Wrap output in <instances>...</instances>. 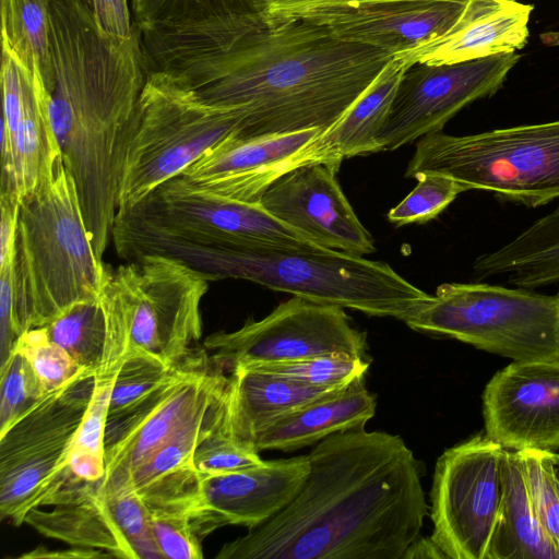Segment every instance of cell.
<instances>
[{
	"instance_id": "obj_1",
	"label": "cell",
	"mask_w": 559,
	"mask_h": 559,
	"mask_svg": "<svg viewBox=\"0 0 559 559\" xmlns=\"http://www.w3.org/2000/svg\"><path fill=\"white\" fill-rule=\"evenodd\" d=\"M138 31L145 71L205 104L240 109L238 139L326 129L394 57L311 21L266 12Z\"/></svg>"
},
{
	"instance_id": "obj_2",
	"label": "cell",
	"mask_w": 559,
	"mask_h": 559,
	"mask_svg": "<svg viewBox=\"0 0 559 559\" xmlns=\"http://www.w3.org/2000/svg\"><path fill=\"white\" fill-rule=\"evenodd\" d=\"M307 456L310 471L292 502L215 558L403 559L428 513L420 464L404 440L359 427Z\"/></svg>"
},
{
	"instance_id": "obj_3",
	"label": "cell",
	"mask_w": 559,
	"mask_h": 559,
	"mask_svg": "<svg viewBox=\"0 0 559 559\" xmlns=\"http://www.w3.org/2000/svg\"><path fill=\"white\" fill-rule=\"evenodd\" d=\"M50 39V120L92 245L103 259L145 82L139 31L128 39L109 36L84 0H51Z\"/></svg>"
},
{
	"instance_id": "obj_4",
	"label": "cell",
	"mask_w": 559,
	"mask_h": 559,
	"mask_svg": "<svg viewBox=\"0 0 559 559\" xmlns=\"http://www.w3.org/2000/svg\"><path fill=\"white\" fill-rule=\"evenodd\" d=\"M85 227L73 178L62 159L19 206L12 328L17 338L73 306L98 299L109 273Z\"/></svg>"
},
{
	"instance_id": "obj_5",
	"label": "cell",
	"mask_w": 559,
	"mask_h": 559,
	"mask_svg": "<svg viewBox=\"0 0 559 559\" xmlns=\"http://www.w3.org/2000/svg\"><path fill=\"white\" fill-rule=\"evenodd\" d=\"M174 259L212 282H253L311 301L406 321L430 299L388 263L336 250L227 247L178 252Z\"/></svg>"
},
{
	"instance_id": "obj_6",
	"label": "cell",
	"mask_w": 559,
	"mask_h": 559,
	"mask_svg": "<svg viewBox=\"0 0 559 559\" xmlns=\"http://www.w3.org/2000/svg\"><path fill=\"white\" fill-rule=\"evenodd\" d=\"M211 282L159 254L110 269L98 296L106 343L95 381L114 382L132 347L157 354L170 365L182 361L202 335L201 302Z\"/></svg>"
},
{
	"instance_id": "obj_7",
	"label": "cell",
	"mask_w": 559,
	"mask_h": 559,
	"mask_svg": "<svg viewBox=\"0 0 559 559\" xmlns=\"http://www.w3.org/2000/svg\"><path fill=\"white\" fill-rule=\"evenodd\" d=\"M111 240L124 261L227 247L326 249L272 216L259 203L219 197L181 176L162 183L133 206L119 210Z\"/></svg>"
},
{
	"instance_id": "obj_8",
	"label": "cell",
	"mask_w": 559,
	"mask_h": 559,
	"mask_svg": "<svg viewBox=\"0 0 559 559\" xmlns=\"http://www.w3.org/2000/svg\"><path fill=\"white\" fill-rule=\"evenodd\" d=\"M443 175L500 202L538 207L559 198V120L475 134L430 132L416 143L406 178Z\"/></svg>"
},
{
	"instance_id": "obj_9",
	"label": "cell",
	"mask_w": 559,
	"mask_h": 559,
	"mask_svg": "<svg viewBox=\"0 0 559 559\" xmlns=\"http://www.w3.org/2000/svg\"><path fill=\"white\" fill-rule=\"evenodd\" d=\"M243 112L205 104L159 72L145 71L124 158L118 211L131 207L217 145L238 138Z\"/></svg>"
},
{
	"instance_id": "obj_10",
	"label": "cell",
	"mask_w": 559,
	"mask_h": 559,
	"mask_svg": "<svg viewBox=\"0 0 559 559\" xmlns=\"http://www.w3.org/2000/svg\"><path fill=\"white\" fill-rule=\"evenodd\" d=\"M405 323L513 361H559V292L443 283Z\"/></svg>"
},
{
	"instance_id": "obj_11",
	"label": "cell",
	"mask_w": 559,
	"mask_h": 559,
	"mask_svg": "<svg viewBox=\"0 0 559 559\" xmlns=\"http://www.w3.org/2000/svg\"><path fill=\"white\" fill-rule=\"evenodd\" d=\"M95 376L86 371L50 391L0 435V515L15 525L60 489Z\"/></svg>"
},
{
	"instance_id": "obj_12",
	"label": "cell",
	"mask_w": 559,
	"mask_h": 559,
	"mask_svg": "<svg viewBox=\"0 0 559 559\" xmlns=\"http://www.w3.org/2000/svg\"><path fill=\"white\" fill-rule=\"evenodd\" d=\"M207 356L186 358L169 376L133 403L108 414L105 428V474L94 484L109 496L171 436L217 401L228 377L211 368Z\"/></svg>"
},
{
	"instance_id": "obj_13",
	"label": "cell",
	"mask_w": 559,
	"mask_h": 559,
	"mask_svg": "<svg viewBox=\"0 0 559 559\" xmlns=\"http://www.w3.org/2000/svg\"><path fill=\"white\" fill-rule=\"evenodd\" d=\"M504 453L480 432L438 457L430 492V537L447 558L487 559L503 493Z\"/></svg>"
},
{
	"instance_id": "obj_14",
	"label": "cell",
	"mask_w": 559,
	"mask_h": 559,
	"mask_svg": "<svg viewBox=\"0 0 559 559\" xmlns=\"http://www.w3.org/2000/svg\"><path fill=\"white\" fill-rule=\"evenodd\" d=\"M203 346L222 366L263 365L344 353L365 358L366 333L355 329L343 307L293 296L261 320L233 332H215Z\"/></svg>"
},
{
	"instance_id": "obj_15",
	"label": "cell",
	"mask_w": 559,
	"mask_h": 559,
	"mask_svg": "<svg viewBox=\"0 0 559 559\" xmlns=\"http://www.w3.org/2000/svg\"><path fill=\"white\" fill-rule=\"evenodd\" d=\"M520 59V53L511 52L453 64L408 67L379 133V152L441 131L464 107L498 92Z\"/></svg>"
},
{
	"instance_id": "obj_16",
	"label": "cell",
	"mask_w": 559,
	"mask_h": 559,
	"mask_svg": "<svg viewBox=\"0 0 559 559\" xmlns=\"http://www.w3.org/2000/svg\"><path fill=\"white\" fill-rule=\"evenodd\" d=\"M1 192L20 204L49 180L61 151L49 115L50 94L2 48Z\"/></svg>"
},
{
	"instance_id": "obj_17",
	"label": "cell",
	"mask_w": 559,
	"mask_h": 559,
	"mask_svg": "<svg viewBox=\"0 0 559 559\" xmlns=\"http://www.w3.org/2000/svg\"><path fill=\"white\" fill-rule=\"evenodd\" d=\"M24 523L46 537L112 557L163 558L151 530L150 510L133 491L103 496L93 483H83L52 510H29Z\"/></svg>"
},
{
	"instance_id": "obj_18",
	"label": "cell",
	"mask_w": 559,
	"mask_h": 559,
	"mask_svg": "<svg viewBox=\"0 0 559 559\" xmlns=\"http://www.w3.org/2000/svg\"><path fill=\"white\" fill-rule=\"evenodd\" d=\"M484 432L510 451H559V361H512L481 395Z\"/></svg>"
},
{
	"instance_id": "obj_19",
	"label": "cell",
	"mask_w": 559,
	"mask_h": 559,
	"mask_svg": "<svg viewBox=\"0 0 559 559\" xmlns=\"http://www.w3.org/2000/svg\"><path fill=\"white\" fill-rule=\"evenodd\" d=\"M259 204L322 248L359 257L376 250L372 236L342 191L336 171L325 164L302 165L283 175Z\"/></svg>"
},
{
	"instance_id": "obj_20",
	"label": "cell",
	"mask_w": 559,
	"mask_h": 559,
	"mask_svg": "<svg viewBox=\"0 0 559 559\" xmlns=\"http://www.w3.org/2000/svg\"><path fill=\"white\" fill-rule=\"evenodd\" d=\"M310 471L307 455L264 461L223 475L201 476L191 525L202 542L225 525L252 528L273 518L298 495Z\"/></svg>"
},
{
	"instance_id": "obj_21",
	"label": "cell",
	"mask_w": 559,
	"mask_h": 559,
	"mask_svg": "<svg viewBox=\"0 0 559 559\" xmlns=\"http://www.w3.org/2000/svg\"><path fill=\"white\" fill-rule=\"evenodd\" d=\"M322 131L307 129L249 139H230L205 153L181 175L219 197L259 203L266 189L295 168L314 164L309 142Z\"/></svg>"
},
{
	"instance_id": "obj_22",
	"label": "cell",
	"mask_w": 559,
	"mask_h": 559,
	"mask_svg": "<svg viewBox=\"0 0 559 559\" xmlns=\"http://www.w3.org/2000/svg\"><path fill=\"white\" fill-rule=\"evenodd\" d=\"M466 2L392 1L323 11L302 20L324 26L340 39L383 49L395 56L448 31Z\"/></svg>"
},
{
	"instance_id": "obj_23",
	"label": "cell",
	"mask_w": 559,
	"mask_h": 559,
	"mask_svg": "<svg viewBox=\"0 0 559 559\" xmlns=\"http://www.w3.org/2000/svg\"><path fill=\"white\" fill-rule=\"evenodd\" d=\"M533 9L532 4L514 0H467L448 31L395 57L411 67L453 64L516 52L527 43Z\"/></svg>"
},
{
	"instance_id": "obj_24",
	"label": "cell",
	"mask_w": 559,
	"mask_h": 559,
	"mask_svg": "<svg viewBox=\"0 0 559 559\" xmlns=\"http://www.w3.org/2000/svg\"><path fill=\"white\" fill-rule=\"evenodd\" d=\"M230 371L223 395L221 430L250 448L257 435L280 418L350 385L311 386L240 365Z\"/></svg>"
},
{
	"instance_id": "obj_25",
	"label": "cell",
	"mask_w": 559,
	"mask_h": 559,
	"mask_svg": "<svg viewBox=\"0 0 559 559\" xmlns=\"http://www.w3.org/2000/svg\"><path fill=\"white\" fill-rule=\"evenodd\" d=\"M407 68L394 56L350 107L309 142L316 163L337 173L344 158L379 153L378 136Z\"/></svg>"
},
{
	"instance_id": "obj_26",
	"label": "cell",
	"mask_w": 559,
	"mask_h": 559,
	"mask_svg": "<svg viewBox=\"0 0 559 559\" xmlns=\"http://www.w3.org/2000/svg\"><path fill=\"white\" fill-rule=\"evenodd\" d=\"M364 379V378H362ZM356 380L343 391L290 413L259 432L258 451H295L326 437L365 427L376 414V396Z\"/></svg>"
},
{
	"instance_id": "obj_27",
	"label": "cell",
	"mask_w": 559,
	"mask_h": 559,
	"mask_svg": "<svg viewBox=\"0 0 559 559\" xmlns=\"http://www.w3.org/2000/svg\"><path fill=\"white\" fill-rule=\"evenodd\" d=\"M476 281L506 277L509 286L536 289L559 284V205L507 243L472 263Z\"/></svg>"
},
{
	"instance_id": "obj_28",
	"label": "cell",
	"mask_w": 559,
	"mask_h": 559,
	"mask_svg": "<svg viewBox=\"0 0 559 559\" xmlns=\"http://www.w3.org/2000/svg\"><path fill=\"white\" fill-rule=\"evenodd\" d=\"M503 493L487 559H559L534 509L520 451L506 450Z\"/></svg>"
},
{
	"instance_id": "obj_29",
	"label": "cell",
	"mask_w": 559,
	"mask_h": 559,
	"mask_svg": "<svg viewBox=\"0 0 559 559\" xmlns=\"http://www.w3.org/2000/svg\"><path fill=\"white\" fill-rule=\"evenodd\" d=\"M223 395L224 392L209 409L158 448L130 475L119 492L171 491L197 485L200 475L193 466V455L203 439L222 425Z\"/></svg>"
},
{
	"instance_id": "obj_30",
	"label": "cell",
	"mask_w": 559,
	"mask_h": 559,
	"mask_svg": "<svg viewBox=\"0 0 559 559\" xmlns=\"http://www.w3.org/2000/svg\"><path fill=\"white\" fill-rule=\"evenodd\" d=\"M51 0H1L2 48L44 83L53 85L50 39Z\"/></svg>"
},
{
	"instance_id": "obj_31",
	"label": "cell",
	"mask_w": 559,
	"mask_h": 559,
	"mask_svg": "<svg viewBox=\"0 0 559 559\" xmlns=\"http://www.w3.org/2000/svg\"><path fill=\"white\" fill-rule=\"evenodd\" d=\"M49 338L96 374L105 352L106 325L98 299L80 302L44 326Z\"/></svg>"
},
{
	"instance_id": "obj_32",
	"label": "cell",
	"mask_w": 559,
	"mask_h": 559,
	"mask_svg": "<svg viewBox=\"0 0 559 559\" xmlns=\"http://www.w3.org/2000/svg\"><path fill=\"white\" fill-rule=\"evenodd\" d=\"M139 29L212 17L265 12L264 0H130Z\"/></svg>"
},
{
	"instance_id": "obj_33",
	"label": "cell",
	"mask_w": 559,
	"mask_h": 559,
	"mask_svg": "<svg viewBox=\"0 0 559 559\" xmlns=\"http://www.w3.org/2000/svg\"><path fill=\"white\" fill-rule=\"evenodd\" d=\"M240 366L306 385L342 386L362 379L369 364L365 361V358L334 353L295 361Z\"/></svg>"
},
{
	"instance_id": "obj_34",
	"label": "cell",
	"mask_w": 559,
	"mask_h": 559,
	"mask_svg": "<svg viewBox=\"0 0 559 559\" xmlns=\"http://www.w3.org/2000/svg\"><path fill=\"white\" fill-rule=\"evenodd\" d=\"M0 435L32 409L46 390L26 356L14 346L7 365L0 369Z\"/></svg>"
},
{
	"instance_id": "obj_35",
	"label": "cell",
	"mask_w": 559,
	"mask_h": 559,
	"mask_svg": "<svg viewBox=\"0 0 559 559\" xmlns=\"http://www.w3.org/2000/svg\"><path fill=\"white\" fill-rule=\"evenodd\" d=\"M417 186L388 213V219L397 225L423 224L436 218L456 197L466 191L454 179L437 174L418 175Z\"/></svg>"
},
{
	"instance_id": "obj_36",
	"label": "cell",
	"mask_w": 559,
	"mask_h": 559,
	"mask_svg": "<svg viewBox=\"0 0 559 559\" xmlns=\"http://www.w3.org/2000/svg\"><path fill=\"white\" fill-rule=\"evenodd\" d=\"M15 347L26 356L49 392L90 371L82 368L64 348L52 342L44 326L24 332L17 338Z\"/></svg>"
},
{
	"instance_id": "obj_37",
	"label": "cell",
	"mask_w": 559,
	"mask_h": 559,
	"mask_svg": "<svg viewBox=\"0 0 559 559\" xmlns=\"http://www.w3.org/2000/svg\"><path fill=\"white\" fill-rule=\"evenodd\" d=\"M174 367L157 354L132 347L114 380L109 413L128 406L153 390Z\"/></svg>"
},
{
	"instance_id": "obj_38",
	"label": "cell",
	"mask_w": 559,
	"mask_h": 559,
	"mask_svg": "<svg viewBox=\"0 0 559 559\" xmlns=\"http://www.w3.org/2000/svg\"><path fill=\"white\" fill-rule=\"evenodd\" d=\"M550 451H520L528 492L548 538L559 551V490L552 472Z\"/></svg>"
},
{
	"instance_id": "obj_39",
	"label": "cell",
	"mask_w": 559,
	"mask_h": 559,
	"mask_svg": "<svg viewBox=\"0 0 559 559\" xmlns=\"http://www.w3.org/2000/svg\"><path fill=\"white\" fill-rule=\"evenodd\" d=\"M147 508L151 530L163 558H203L202 542L191 525V507L168 504Z\"/></svg>"
},
{
	"instance_id": "obj_40",
	"label": "cell",
	"mask_w": 559,
	"mask_h": 559,
	"mask_svg": "<svg viewBox=\"0 0 559 559\" xmlns=\"http://www.w3.org/2000/svg\"><path fill=\"white\" fill-rule=\"evenodd\" d=\"M263 462L257 450L225 436L221 426L203 439L193 455V466L200 476L236 473Z\"/></svg>"
},
{
	"instance_id": "obj_41",
	"label": "cell",
	"mask_w": 559,
	"mask_h": 559,
	"mask_svg": "<svg viewBox=\"0 0 559 559\" xmlns=\"http://www.w3.org/2000/svg\"><path fill=\"white\" fill-rule=\"evenodd\" d=\"M112 384L114 382H95L91 401L76 431L72 448L86 450L105 457L104 438Z\"/></svg>"
},
{
	"instance_id": "obj_42",
	"label": "cell",
	"mask_w": 559,
	"mask_h": 559,
	"mask_svg": "<svg viewBox=\"0 0 559 559\" xmlns=\"http://www.w3.org/2000/svg\"><path fill=\"white\" fill-rule=\"evenodd\" d=\"M403 0H264L265 12L278 19H305L311 14ZM465 1V0H439Z\"/></svg>"
},
{
	"instance_id": "obj_43",
	"label": "cell",
	"mask_w": 559,
	"mask_h": 559,
	"mask_svg": "<svg viewBox=\"0 0 559 559\" xmlns=\"http://www.w3.org/2000/svg\"><path fill=\"white\" fill-rule=\"evenodd\" d=\"M99 29L112 37L128 39L136 26L133 23L130 0H84Z\"/></svg>"
},
{
	"instance_id": "obj_44",
	"label": "cell",
	"mask_w": 559,
	"mask_h": 559,
	"mask_svg": "<svg viewBox=\"0 0 559 559\" xmlns=\"http://www.w3.org/2000/svg\"><path fill=\"white\" fill-rule=\"evenodd\" d=\"M13 261L0 264V369L7 365L16 343L12 328Z\"/></svg>"
},
{
	"instance_id": "obj_45",
	"label": "cell",
	"mask_w": 559,
	"mask_h": 559,
	"mask_svg": "<svg viewBox=\"0 0 559 559\" xmlns=\"http://www.w3.org/2000/svg\"><path fill=\"white\" fill-rule=\"evenodd\" d=\"M19 206L8 198L0 197V264L14 259Z\"/></svg>"
},
{
	"instance_id": "obj_46",
	"label": "cell",
	"mask_w": 559,
	"mask_h": 559,
	"mask_svg": "<svg viewBox=\"0 0 559 559\" xmlns=\"http://www.w3.org/2000/svg\"><path fill=\"white\" fill-rule=\"evenodd\" d=\"M112 557L110 554L98 550V549H92V548H83L73 546L70 549H63V550H49L41 547H38L27 554H23L20 558H28V559H53V558H61V559H90V558H108Z\"/></svg>"
},
{
	"instance_id": "obj_47",
	"label": "cell",
	"mask_w": 559,
	"mask_h": 559,
	"mask_svg": "<svg viewBox=\"0 0 559 559\" xmlns=\"http://www.w3.org/2000/svg\"><path fill=\"white\" fill-rule=\"evenodd\" d=\"M447 558L431 537H418L405 551L403 559Z\"/></svg>"
},
{
	"instance_id": "obj_48",
	"label": "cell",
	"mask_w": 559,
	"mask_h": 559,
	"mask_svg": "<svg viewBox=\"0 0 559 559\" xmlns=\"http://www.w3.org/2000/svg\"><path fill=\"white\" fill-rule=\"evenodd\" d=\"M540 40L547 46H559V31L540 34Z\"/></svg>"
},
{
	"instance_id": "obj_49",
	"label": "cell",
	"mask_w": 559,
	"mask_h": 559,
	"mask_svg": "<svg viewBox=\"0 0 559 559\" xmlns=\"http://www.w3.org/2000/svg\"><path fill=\"white\" fill-rule=\"evenodd\" d=\"M551 463H552V472L555 476V480L559 490V453L558 452H549Z\"/></svg>"
},
{
	"instance_id": "obj_50",
	"label": "cell",
	"mask_w": 559,
	"mask_h": 559,
	"mask_svg": "<svg viewBox=\"0 0 559 559\" xmlns=\"http://www.w3.org/2000/svg\"><path fill=\"white\" fill-rule=\"evenodd\" d=\"M514 1H516V0H514Z\"/></svg>"
}]
</instances>
